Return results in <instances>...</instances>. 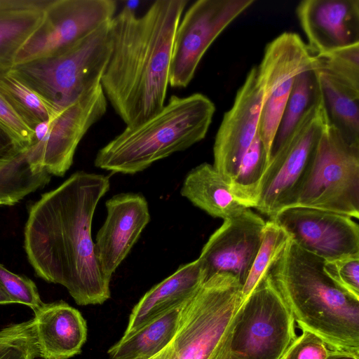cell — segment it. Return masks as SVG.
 Returning a JSON list of instances; mask_svg holds the SVG:
<instances>
[{
    "mask_svg": "<svg viewBox=\"0 0 359 359\" xmlns=\"http://www.w3.org/2000/svg\"><path fill=\"white\" fill-rule=\"evenodd\" d=\"M110 187L109 176L77 171L29 206L24 248L36 276L65 287L78 305L111 297L91 236L93 215Z\"/></svg>",
    "mask_w": 359,
    "mask_h": 359,
    "instance_id": "obj_1",
    "label": "cell"
},
{
    "mask_svg": "<svg viewBox=\"0 0 359 359\" xmlns=\"http://www.w3.org/2000/svg\"><path fill=\"white\" fill-rule=\"evenodd\" d=\"M187 0H158L137 17L124 7L109 22L111 53L100 84L126 126L165 105L177 27Z\"/></svg>",
    "mask_w": 359,
    "mask_h": 359,
    "instance_id": "obj_2",
    "label": "cell"
},
{
    "mask_svg": "<svg viewBox=\"0 0 359 359\" xmlns=\"http://www.w3.org/2000/svg\"><path fill=\"white\" fill-rule=\"evenodd\" d=\"M324 262L290 238L269 271L302 331L359 358V299L331 280Z\"/></svg>",
    "mask_w": 359,
    "mask_h": 359,
    "instance_id": "obj_3",
    "label": "cell"
},
{
    "mask_svg": "<svg viewBox=\"0 0 359 359\" xmlns=\"http://www.w3.org/2000/svg\"><path fill=\"white\" fill-rule=\"evenodd\" d=\"M215 106L205 95H172L157 114L126 128L97 151L94 164L112 173L134 175L203 140Z\"/></svg>",
    "mask_w": 359,
    "mask_h": 359,
    "instance_id": "obj_4",
    "label": "cell"
},
{
    "mask_svg": "<svg viewBox=\"0 0 359 359\" xmlns=\"http://www.w3.org/2000/svg\"><path fill=\"white\" fill-rule=\"evenodd\" d=\"M243 285L232 274L206 280L181 311L170 341L148 359H229L236 320L244 301Z\"/></svg>",
    "mask_w": 359,
    "mask_h": 359,
    "instance_id": "obj_5",
    "label": "cell"
},
{
    "mask_svg": "<svg viewBox=\"0 0 359 359\" xmlns=\"http://www.w3.org/2000/svg\"><path fill=\"white\" fill-rule=\"evenodd\" d=\"M109 22L50 56L15 65L11 72L56 111L63 109L100 85L111 53Z\"/></svg>",
    "mask_w": 359,
    "mask_h": 359,
    "instance_id": "obj_6",
    "label": "cell"
},
{
    "mask_svg": "<svg viewBox=\"0 0 359 359\" xmlns=\"http://www.w3.org/2000/svg\"><path fill=\"white\" fill-rule=\"evenodd\" d=\"M292 206L359 218V145L327 122Z\"/></svg>",
    "mask_w": 359,
    "mask_h": 359,
    "instance_id": "obj_7",
    "label": "cell"
},
{
    "mask_svg": "<svg viewBox=\"0 0 359 359\" xmlns=\"http://www.w3.org/2000/svg\"><path fill=\"white\" fill-rule=\"evenodd\" d=\"M297 337L294 317L268 270L241 305L231 354L237 359H280Z\"/></svg>",
    "mask_w": 359,
    "mask_h": 359,
    "instance_id": "obj_8",
    "label": "cell"
},
{
    "mask_svg": "<svg viewBox=\"0 0 359 359\" xmlns=\"http://www.w3.org/2000/svg\"><path fill=\"white\" fill-rule=\"evenodd\" d=\"M107 109V100L100 84L38 125L27 151L32 171L64 176L73 163L79 142Z\"/></svg>",
    "mask_w": 359,
    "mask_h": 359,
    "instance_id": "obj_9",
    "label": "cell"
},
{
    "mask_svg": "<svg viewBox=\"0 0 359 359\" xmlns=\"http://www.w3.org/2000/svg\"><path fill=\"white\" fill-rule=\"evenodd\" d=\"M327 120L320 93L289 140L269 163L254 206L270 219L292 206L308 172Z\"/></svg>",
    "mask_w": 359,
    "mask_h": 359,
    "instance_id": "obj_10",
    "label": "cell"
},
{
    "mask_svg": "<svg viewBox=\"0 0 359 359\" xmlns=\"http://www.w3.org/2000/svg\"><path fill=\"white\" fill-rule=\"evenodd\" d=\"M315 55L294 32H284L265 48L263 58L257 67L263 100L258 130L269 161L279 123L296 76L313 67Z\"/></svg>",
    "mask_w": 359,
    "mask_h": 359,
    "instance_id": "obj_11",
    "label": "cell"
},
{
    "mask_svg": "<svg viewBox=\"0 0 359 359\" xmlns=\"http://www.w3.org/2000/svg\"><path fill=\"white\" fill-rule=\"evenodd\" d=\"M255 0H198L186 11L175 34L169 85L186 88L212 43Z\"/></svg>",
    "mask_w": 359,
    "mask_h": 359,
    "instance_id": "obj_12",
    "label": "cell"
},
{
    "mask_svg": "<svg viewBox=\"0 0 359 359\" xmlns=\"http://www.w3.org/2000/svg\"><path fill=\"white\" fill-rule=\"evenodd\" d=\"M114 0H51L43 22L18 53L15 65L50 56L115 15Z\"/></svg>",
    "mask_w": 359,
    "mask_h": 359,
    "instance_id": "obj_13",
    "label": "cell"
},
{
    "mask_svg": "<svg viewBox=\"0 0 359 359\" xmlns=\"http://www.w3.org/2000/svg\"><path fill=\"white\" fill-rule=\"evenodd\" d=\"M271 220L300 248L325 260L359 255V226L348 216L291 206L278 212Z\"/></svg>",
    "mask_w": 359,
    "mask_h": 359,
    "instance_id": "obj_14",
    "label": "cell"
},
{
    "mask_svg": "<svg viewBox=\"0 0 359 359\" xmlns=\"http://www.w3.org/2000/svg\"><path fill=\"white\" fill-rule=\"evenodd\" d=\"M265 224L250 208L224 220L198 258L205 281L217 273H229L243 285L260 247Z\"/></svg>",
    "mask_w": 359,
    "mask_h": 359,
    "instance_id": "obj_15",
    "label": "cell"
},
{
    "mask_svg": "<svg viewBox=\"0 0 359 359\" xmlns=\"http://www.w3.org/2000/svg\"><path fill=\"white\" fill-rule=\"evenodd\" d=\"M262 100L257 67H253L224 114L215 138L213 166L229 184L258 130Z\"/></svg>",
    "mask_w": 359,
    "mask_h": 359,
    "instance_id": "obj_16",
    "label": "cell"
},
{
    "mask_svg": "<svg viewBox=\"0 0 359 359\" xmlns=\"http://www.w3.org/2000/svg\"><path fill=\"white\" fill-rule=\"evenodd\" d=\"M107 216L97 231L95 253L102 273L111 279L150 221L148 202L137 193H121L106 203Z\"/></svg>",
    "mask_w": 359,
    "mask_h": 359,
    "instance_id": "obj_17",
    "label": "cell"
},
{
    "mask_svg": "<svg viewBox=\"0 0 359 359\" xmlns=\"http://www.w3.org/2000/svg\"><path fill=\"white\" fill-rule=\"evenodd\" d=\"M297 15L316 55L359 44L358 0H305Z\"/></svg>",
    "mask_w": 359,
    "mask_h": 359,
    "instance_id": "obj_18",
    "label": "cell"
},
{
    "mask_svg": "<svg viewBox=\"0 0 359 359\" xmlns=\"http://www.w3.org/2000/svg\"><path fill=\"white\" fill-rule=\"evenodd\" d=\"M34 334L39 357L69 359L81 352L87 325L81 313L64 301L43 303L34 311Z\"/></svg>",
    "mask_w": 359,
    "mask_h": 359,
    "instance_id": "obj_19",
    "label": "cell"
},
{
    "mask_svg": "<svg viewBox=\"0 0 359 359\" xmlns=\"http://www.w3.org/2000/svg\"><path fill=\"white\" fill-rule=\"evenodd\" d=\"M205 282L197 259L180 265L170 276L151 287L133 307L122 337H127L163 313L189 300Z\"/></svg>",
    "mask_w": 359,
    "mask_h": 359,
    "instance_id": "obj_20",
    "label": "cell"
},
{
    "mask_svg": "<svg viewBox=\"0 0 359 359\" xmlns=\"http://www.w3.org/2000/svg\"><path fill=\"white\" fill-rule=\"evenodd\" d=\"M51 0H0V75L10 72Z\"/></svg>",
    "mask_w": 359,
    "mask_h": 359,
    "instance_id": "obj_21",
    "label": "cell"
},
{
    "mask_svg": "<svg viewBox=\"0 0 359 359\" xmlns=\"http://www.w3.org/2000/svg\"><path fill=\"white\" fill-rule=\"evenodd\" d=\"M27 149L0 123V199L11 205L43 189L51 179L48 173L32 171Z\"/></svg>",
    "mask_w": 359,
    "mask_h": 359,
    "instance_id": "obj_22",
    "label": "cell"
},
{
    "mask_svg": "<svg viewBox=\"0 0 359 359\" xmlns=\"http://www.w3.org/2000/svg\"><path fill=\"white\" fill-rule=\"evenodd\" d=\"M180 194L208 215L224 220L248 209L234 196L229 184L213 165L208 163H203L187 173Z\"/></svg>",
    "mask_w": 359,
    "mask_h": 359,
    "instance_id": "obj_23",
    "label": "cell"
},
{
    "mask_svg": "<svg viewBox=\"0 0 359 359\" xmlns=\"http://www.w3.org/2000/svg\"><path fill=\"white\" fill-rule=\"evenodd\" d=\"M314 70L327 122L346 141L359 145V88L326 71Z\"/></svg>",
    "mask_w": 359,
    "mask_h": 359,
    "instance_id": "obj_24",
    "label": "cell"
},
{
    "mask_svg": "<svg viewBox=\"0 0 359 359\" xmlns=\"http://www.w3.org/2000/svg\"><path fill=\"white\" fill-rule=\"evenodd\" d=\"M183 305L163 313L131 334L122 337L108 350L110 359H148L158 353L175 335Z\"/></svg>",
    "mask_w": 359,
    "mask_h": 359,
    "instance_id": "obj_25",
    "label": "cell"
},
{
    "mask_svg": "<svg viewBox=\"0 0 359 359\" xmlns=\"http://www.w3.org/2000/svg\"><path fill=\"white\" fill-rule=\"evenodd\" d=\"M319 96L320 90L313 65L301 71L294 79L272 144L269 161L282 149L302 118L317 102Z\"/></svg>",
    "mask_w": 359,
    "mask_h": 359,
    "instance_id": "obj_26",
    "label": "cell"
},
{
    "mask_svg": "<svg viewBox=\"0 0 359 359\" xmlns=\"http://www.w3.org/2000/svg\"><path fill=\"white\" fill-rule=\"evenodd\" d=\"M0 92L33 130L40 123L51 119L58 111L11 71L0 75Z\"/></svg>",
    "mask_w": 359,
    "mask_h": 359,
    "instance_id": "obj_27",
    "label": "cell"
},
{
    "mask_svg": "<svg viewBox=\"0 0 359 359\" xmlns=\"http://www.w3.org/2000/svg\"><path fill=\"white\" fill-rule=\"evenodd\" d=\"M268 164V155L257 130L241 160L236 175L229 184L234 196L248 208L255 205Z\"/></svg>",
    "mask_w": 359,
    "mask_h": 359,
    "instance_id": "obj_28",
    "label": "cell"
},
{
    "mask_svg": "<svg viewBox=\"0 0 359 359\" xmlns=\"http://www.w3.org/2000/svg\"><path fill=\"white\" fill-rule=\"evenodd\" d=\"M289 240L288 234L274 221L266 222L260 247L243 285L244 300L278 258Z\"/></svg>",
    "mask_w": 359,
    "mask_h": 359,
    "instance_id": "obj_29",
    "label": "cell"
},
{
    "mask_svg": "<svg viewBox=\"0 0 359 359\" xmlns=\"http://www.w3.org/2000/svg\"><path fill=\"white\" fill-rule=\"evenodd\" d=\"M39 352L33 318L0 330V359H35Z\"/></svg>",
    "mask_w": 359,
    "mask_h": 359,
    "instance_id": "obj_30",
    "label": "cell"
},
{
    "mask_svg": "<svg viewBox=\"0 0 359 359\" xmlns=\"http://www.w3.org/2000/svg\"><path fill=\"white\" fill-rule=\"evenodd\" d=\"M314 69L326 71L359 88V44L315 55Z\"/></svg>",
    "mask_w": 359,
    "mask_h": 359,
    "instance_id": "obj_31",
    "label": "cell"
},
{
    "mask_svg": "<svg viewBox=\"0 0 359 359\" xmlns=\"http://www.w3.org/2000/svg\"><path fill=\"white\" fill-rule=\"evenodd\" d=\"M0 285L14 304H25L33 311L43 303L36 284L31 279L10 271L1 264Z\"/></svg>",
    "mask_w": 359,
    "mask_h": 359,
    "instance_id": "obj_32",
    "label": "cell"
},
{
    "mask_svg": "<svg viewBox=\"0 0 359 359\" xmlns=\"http://www.w3.org/2000/svg\"><path fill=\"white\" fill-rule=\"evenodd\" d=\"M323 271L338 286L359 299V255L325 260Z\"/></svg>",
    "mask_w": 359,
    "mask_h": 359,
    "instance_id": "obj_33",
    "label": "cell"
},
{
    "mask_svg": "<svg viewBox=\"0 0 359 359\" xmlns=\"http://www.w3.org/2000/svg\"><path fill=\"white\" fill-rule=\"evenodd\" d=\"M331 351L319 337L302 330L280 359H326Z\"/></svg>",
    "mask_w": 359,
    "mask_h": 359,
    "instance_id": "obj_34",
    "label": "cell"
},
{
    "mask_svg": "<svg viewBox=\"0 0 359 359\" xmlns=\"http://www.w3.org/2000/svg\"><path fill=\"white\" fill-rule=\"evenodd\" d=\"M0 123L26 147L30 146L34 139V130L25 123L1 92Z\"/></svg>",
    "mask_w": 359,
    "mask_h": 359,
    "instance_id": "obj_35",
    "label": "cell"
},
{
    "mask_svg": "<svg viewBox=\"0 0 359 359\" xmlns=\"http://www.w3.org/2000/svg\"><path fill=\"white\" fill-rule=\"evenodd\" d=\"M326 359H359V358L345 353L332 350L330 354Z\"/></svg>",
    "mask_w": 359,
    "mask_h": 359,
    "instance_id": "obj_36",
    "label": "cell"
},
{
    "mask_svg": "<svg viewBox=\"0 0 359 359\" xmlns=\"http://www.w3.org/2000/svg\"><path fill=\"white\" fill-rule=\"evenodd\" d=\"M14 304L13 301L5 292L0 285V304Z\"/></svg>",
    "mask_w": 359,
    "mask_h": 359,
    "instance_id": "obj_37",
    "label": "cell"
},
{
    "mask_svg": "<svg viewBox=\"0 0 359 359\" xmlns=\"http://www.w3.org/2000/svg\"><path fill=\"white\" fill-rule=\"evenodd\" d=\"M0 205H11L8 201L0 199Z\"/></svg>",
    "mask_w": 359,
    "mask_h": 359,
    "instance_id": "obj_38",
    "label": "cell"
},
{
    "mask_svg": "<svg viewBox=\"0 0 359 359\" xmlns=\"http://www.w3.org/2000/svg\"><path fill=\"white\" fill-rule=\"evenodd\" d=\"M229 359H237V358L231 355V357Z\"/></svg>",
    "mask_w": 359,
    "mask_h": 359,
    "instance_id": "obj_39",
    "label": "cell"
}]
</instances>
